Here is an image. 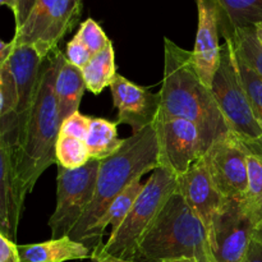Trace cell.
<instances>
[{"mask_svg": "<svg viewBox=\"0 0 262 262\" xmlns=\"http://www.w3.org/2000/svg\"><path fill=\"white\" fill-rule=\"evenodd\" d=\"M63 55L56 49L43 59L32 104L13 135L15 186L23 205L43 171L56 164L55 146L61 119L55 95V79Z\"/></svg>", "mask_w": 262, "mask_h": 262, "instance_id": "1", "label": "cell"}, {"mask_svg": "<svg viewBox=\"0 0 262 262\" xmlns=\"http://www.w3.org/2000/svg\"><path fill=\"white\" fill-rule=\"evenodd\" d=\"M158 117L183 118L194 123L207 147L232 130L228 127L211 90L197 74L192 51L164 38V74Z\"/></svg>", "mask_w": 262, "mask_h": 262, "instance_id": "2", "label": "cell"}, {"mask_svg": "<svg viewBox=\"0 0 262 262\" xmlns=\"http://www.w3.org/2000/svg\"><path fill=\"white\" fill-rule=\"evenodd\" d=\"M158 168L159 147L154 124L124 138L114 155L100 161L94 200L69 237L83 243L110 204L133 182Z\"/></svg>", "mask_w": 262, "mask_h": 262, "instance_id": "3", "label": "cell"}, {"mask_svg": "<svg viewBox=\"0 0 262 262\" xmlns=\"http://www.w3.org/2000/svg\"><path fill=\"white\" fill-rule=\"evenodd\" d=\"M178 258L214 262L206 228L176 191L143 235L135 261L164 262Z\"/></svg>", "mask_w": 262, "mask_h": 262, "instance_id": "4", "label": "cell"}, {"mask_svg": "<svg viewBox=\"0 0 262 262\" xmlns=\"http://www.w3.org/2000/svg\"><path fill=\"white\" fill-rule=\"evenodd\" d=\"M176 191L177 177L163 168L155 169L122 225L92 253L135 261L143 235Z\"/></svg>", "mask_w": 262, "mask_h": 262, "instance_id": "5", "label": "cell"}, {"mask_svg": "<svg viewBox=\"0 0 262 262\" xmlns=\"http://www.w3.org/2000/svg\"><path fill=\"white\" fill-rule=\"evenodd\" d=\"M214 99L233 133L242 140L262 137V128L253 115L246 95L232 43L224 40L220 63L211 84Z\"/></svg>", "mask_w": 262, "mask_h": 262, "instance_id": "6", "label": "cell"}, {"mask_svg": "<svg viewBox=\"0 0 262 262\" xmlns=\"http://www.w3.org/2000/svg\"><path fill=\"white\" fill-rule=\"evenodd\" d=\"M99 160H90L78 169L58 165L56 207L49 219L51 239L69 237L91 205L96 189Z\"/></svg>", "mask_w": 262, "mask_h": 262, "instance_id": "7", "label": "cell"}, {"mask_svg": "<svg viewBox=\"0 0 262 262\" xmlns=\"http://www.w3.org/2000/svg\"><path fill=\"white\" fill-rule=\"evenodd\" d=\"M154 127L158 138L159 168L177 178L199 161L209 148L200 128L183 118L158 117Z\"/></svg>", "mask_w": 262, "mask_h": 262, "instance_id": "8", "label": "cell"}, {"mask_svg": "<svg viewBox=\"0 0 262 262\" xmlns=\"http://www.w3.org/2000/svg\"><path fill=\"white\" fill-rule=\"evenodd\" d=\"M256 227L242 199H224L212 217L209 242L214 262H242L253 239Z\"/></svg>", "mask_w": 262, "mask_h": 262, "instance_id": "9", "label": "cell"}, {"mask_svg": "<svg viewBox=\"0 0 262 262\" xmlns=\"http://www.w3.org/2000/svg\"><path fill=\"white\" fill-rule=\"evenodd\" d=\"M250 151L235 133L215 141L204 155L212 184L224 199H242L248 186Z\"/></svg>", "mask_w": 262, "mask_h": 262, "instance_id": "10", "label": "cell"}, {"mask_svg": "<svg viewBox=\"0 0 262 262\" xmlns=\"http://www.w3.org/2000/svg\"><path fill=\"white\" fill-rule=\"evenodd\" d=\"M113 101L118 110V124H127L133 133L155 123L160 110V96L117 74L110 83Z\"/></svg>", "mask_w": 262, "mask_h": 262, "instance_id": "11", "label": "cell"}, {"mask_svg": "<svg viewBox=\"0 0 262 262\" xmlns=\"http://www.w3.org/2000/svg\"><path fill=\"white\" fill-rule=\"evenodd\" d=\"M13 133L9 122L0 119V232L15 242L23 204L17 192L13 168Z\"/></svg>", "mask_w": 262, "mask_h": 262, "instance_id": "12", "label": "cell"}, {"mask_svg": "<svg viewBox=\"0 0 262 262\" xmlns=\"http://www.w3.org/2000/svg\"><path fill=\"white\" fill-rule=\"evenodd\" d=\"M199 25L194 48L193 63L202 83L211 90L212 79L220 63L222 46L219 43V17L212 0H196Z\"/></svg>", "mask_w": 262, "mask_h": 262, "instance_id": "13", "label": "cell"}, {"mask_svg": "<svg viewBox=\"0 0 262 262\" xmlns=\"http://www.w3.org/2000/svg\"><path fill=\"white\" fill-rule=\"evenodd\" d=\"M177 192L200 217L209 234L212 217L224 197L217 192L209 176L204 156L177 178Z\"/></svg>", "mask_w": 262, "mask_h": 262, "instance_id": "14", "label": "cell"}, {"mask_svg": "<svg viewBox=\"0 0 262 262\" xmlns=\"http://www.w3.org/2000/svg\"><path fill=\"white\" fill-rule=\"evenodd\" d=\"M42 61L43 59L38 55L32 45H15L14 43V49L7 61L8 68L14 78L18 96L17 109L13 117H9L14 124V130L15 127L25 119L32 104Z\"/></svg>", "mask_w": 262, "mask_h": 262, "instance_id": "15", "label": "cell"}, {"mask_svg": "<svg viewBox=\"0 0 262 262\" xmlns=\"http://www.w3.org/2000/svg\"><path fill=\"white\" fill-rule=\"evenodd\" d=\"M82 13V0H59L38 40L33 48L42 59L58 49L64 36L78 23Z\"/></svg>", "mask_w": 262, "mask_h": 262, "instance_id": "16", "label": "cell"}, {"mask_svg": "<svg viewBox=\"0 0 262 262\" xmlns=\"http://www.w3.org/2000/svg\"><path fill=\"white\" fill-rule=\"evenodd\" d=\"M19 262H67L91 258L92 248L71 237L32 245H17Z\"/></svg>", "mask_w": 262, "mask_h": 262, "instance_id": "17", "label": "cell"}, {"mask_svg": "<svg viewBox=\"0 0 262 262\" xmlns=\"http://www.w3.org/2000/svg\"><path fill=\"white\" fill-rule=\"evenodd\" d=\"M145 183L141 182V179H137L133 182L130 186H128L114 201L110 204V206L105 210L102 216L100 217L99 222L91 228L89 233H87L86 238H84V245L87 243H94V250L102 245L101 238L104 237L105 232L107 228H112V233H114L118 228L122 225L127 215L132 210L133 205H135L136 200L138 199L140 193L142 192Z\"/></svg>", "mask_w": 262, "mask_h": 262, "instance_id": "18", "label": "cell"}, {"mask_svg": "<svg viewBox=\"0 0 262 262\" xmlns=\"http://www.w3.org/2000/svg\"><path fill=\"white\" fill-rule=\"evenodd\" d=\"M86 90L81 69L69 63L63 55L55 79V95L61 122L78 112Z\"/></svg>", "mask_w": 262, "mask_h": 262, "instance_id": "19", "label": "cell"}, {"mask_svg": "<svg viewBox=\"0 0 262 262\" xmlns=\"http://www.w3.org/2000/svg\"><path fill=\"white\" fill-rule=\"evenodd\" d=\"M219 17L220 35L262 22V0H212Z\"/></svg>", "mask_w": 262, "mask_h": 262, "instance_id": "20", "label": "cell"}, {"mask_svg": "<svg viewBox=\"0 0 262 262\" xmlns=\"http://www.w3.org/2000/svg\"><path fill=\"white\" fill-rule=\"evenodd\" d=\"M118 137V123L104 118H92L89 133L84 140L92 160H105L114 155L123 145Z\"/></svg>", "mask_w": 262, "mask_h": 262, "instance_id": "21", "label": "cell"}, {"mask_svg": "<svg viewBox=\"0 0 262 262\" xmlns=\"http://www.w3.org/2000/svg\"><path fill=\"white\" fill-rule=\"evenodd\" d=\"M81 72L86 89L94 95H100L106 87H109L114 77L117 76L113 42H110L104 50L95 54L91 60L81 69Z\"/></svg>", "mask_w": 262, "mask_h": 262, "instance_id": "22", "label": "cell"}, {"mask_svg": "<svg viewBox=\"0 0 262 262\" xmlns=\"http://www.w3.org/2000/svg\"><path fill=\"white\" fill-rule=\"evenodd\" d=\"M222 36L232 43L235 54L262 78V46L256 37L255 28H235Z\"/></svg>", "mask_w": 262, "mask_h": 262, "instance_id": "23", "label": "cell"}, {"mask_svg": "<svg viewBox=\"0 0 262 262\" xmlns=\"http://www.w3.org/2000/svg\"><path fill=\"white\" fill-rule=\"evenodd\" d=\"M248 163V186L242 197L246 214L256 229L262 228V161L250 152Z\"/></svg>", "mask_w": 262, "mask_h": 262, "instance_id": "24", "label": "cell"}, {"mask_svg": "<svg viewBox=\"0 0 262 262\" xmlns=\"http://www.w3.org/2000/svg\"><path fill=\"white\" fill-rule=\"evenodd\" d=\"M58 2L59 0H36L25 25L15 30L13 42L15 45H33L45 30L46 23Z\"/></svg>", "mask_w": 262, "mask_h": 262, "instance_id": "25", "label": "cell"}, {"mask_svg": "<svg viewBox=\"0 0 262 262\" xmlns=\"http://www.w3.org/2000/svg\"><path fill=\"white\" fill-rule=\"evenodd\" d=\"M56 165L66 169H78L92 160L86 142L59 133L55 146Z\"/></svg>", "mask_w": 262, "mask_h": 262, "instance_id": "26", "label": "cell"}, {"mask_svg": "<svg viewBox=\"0 0 262 262\" xmlns=\"http://www.w3.org/2000/svg\"><path fill=\"white\" fill-rule=\"evenodd\" d=\"M235 61H237L238 72H239L246 95H247L248 101H250L251 109H252L253 115L262 128V78L255 71H252L237 54H235Z\"/></svg>", "mask_w": 262, "mask_h": 262, "instance_id": "27", "label": "cell"}, {"mask_svg": "<svg viewBox=\"0 0 262 262\" xmlns=\"http://www.w3.org/2000/svg\"><path fill=\"white\" fill-rule=\"evenodd\" d=\"M79 40L86 45V48L91 51L92 55L104 50L112 41L107 38L106 33L104 32L99 23L92 18H87L84 22L79 26L78 32L76 33Z\"/></svg>", "mask_w": 262, "mask_h": 262, "instance_id": "28", "label": "cell"}, {"mask_svg": "<svg viewBox=\"0 0 262 262\" xmlns=\"http://www.w3.org/2000/svg\"><path fill=\"white\" fill-rule=\"evenodd\" d=\"M17 89L7 63L0 69V119L13 117L17 109Z\"/></svg>", "mask_w": 262, "mask_h": 262, "instance_id": "29", "label": "cell"}, {"mask_svg": "<svg viewBox=\"0 0 262 262\" xmlns=\"http://www.w3.org/2000/svg\"><path fill=\"white\" fill-rule=\"evenodd\" d=\"M91 119L92 118L82 115L79 112L74 113L61 122L60 133L84 141L87 137V133H89Z\"/></svg>", "mask_w": 262, "mask_h": 262, "instance_id": "30", "label": "cell"}, {"mask_svg": "<svg viewBox=\"0 0 262 262\" xmlns=\"http://www.w3.org/2000/svg\"><path fill=\"white\" fill-rule=\"evenodd\" d=\"M67 60L71 64H73L77 68L82 69L94 55L91 54V51L86 48L83 42L79 40L78 36H74L68 43H67V50L64 54Z\"/></svg>", "mask_w": 262, "mask_h": 262, "instance_id": "31", "label": "cell"}, {"mask_svg": "<svg viewBox=\"0 0 262 262\" xmlns=\"http://www.w3.org/2000/svg\"><path fill=\"white\" fill-rule=\"evenodd\" d=\"M0 262H19L17 243L0 232Z\"/></svg>", "mask_w": 262, "mask_h": 262, "instance_id": "32", "label": "cell"}, {"mask_svg": "<svg viewBox=\"0 0 262 262\" xmlns=\"http://www.w3.org/2000/svg\"><path fill=\"white\" fill-rule=\"evenodd\" d=\"M35 3L36 0H18L17 10L14 12L15 30H18V28H20L25 25L28 15H30L31 10H32L33 5H35Z\"/></svg>", "mask_w": 262, "mask_h": 262, "instance_id": "33", "label": "cell"}, {"mask_svg": "<svg viewBox=\"0 0 262 262\" xmlns=\"http://www.w3.org/2000/svg\"><path fill=\"white\" fill-rule=\"evenodd\" d=\"M242 262H262V242L253 238Z\"/></svg>", "mask_w": 262, "mask_h": 262, "instance_id": "34", "label": "cell"}, {"mask_svg": "<svg viewBox=\"0 0 262 262\" xmlns=\"http://www.w3.org/2000/svg\"><path fill=\"white\" fill-rule=\"evenodd\" d=\"M242 142L252 155L257 156L262 161V137L257 138V140H242Z\"/></svg>", "mask_w": 262, "mask_h": 262, "instance_id": "35", "label": "cell"}, {"mask_svg": "<svg viewBox=\"0 0 262 262\" xmlns=\"http://www.w3.org/2000/svg\"><path fill=\"white\" fill-rule=\"evenodd\" d=\"M13 49H14V42L13 41L4 42V41L0 40V69L5 66L10 54H12Z\"/></svg>", "mask_w": 262, "mask_h": 262, "instance_id": "36", "label": "cell"}, {"mask_svg": "<svg viewBox=\"0 0 262 262\" xmlns=\"http://www.w3.org/2000/svg\"><path fill=\"white\" fill-rule=\"evenodd\" d=\"M90 262H136L132 260H124V258L115 257L110 255H99V253H92Z\"/></svg>", "mask_w": 262, "mask_h": 262, "instance_id": "37", "label": "cell"}, {"mask_svg": "<svg viewBox=\"0 0 262 262\" xmlns=\"http://www.w3.org/2000/svg\"><path fill=\"white\" fill-rule=\"evenodd\" d=\"M0 5H7L8 8H10L14 14V12L17 10V5H18V0H0Z\"/></svg>", "mask_w": 262, "mask_h": 262, "instance_id": "38", "label": "cell"}, {"mask_svg": "<svg viewBox=\"0 0 262 262\" xmlns=\"http://www.w3.org/2000/svg\"><path fill=\"white\" fill-rule=\"evenodd\" d=\"M255 32H256V37H257L258 42H260V45L262 46V22L257 23V25L255 26Z\"/></svg>", "mask_w": 262, "mask_h": 262, "instance_id": "39", "label": "cell"}, {"mask_svg": "<svg viewBox=\"0 0 262 262\" xmlns=\"http://www.w3.org/2000/svg\"><path fill=\"white\" fill-rule=\"evenodd\" d=\"M253 238L257 241L262 242V228H258V229L255 230V234H253Z\"/></svg>", "mask_w": 262, "mask_h": 262, "instance_id": "40", "label": "cell"}, {"mask_svg": "<svg viewBox=\"0 0 262 262\" xmlns=\"http://www.w3.org/2000/svg\"><path fill=\"white\" fill-rule=\"evenodd\" d=\"M164 262H197V261L191 260V258H178V260H168Z\"/></svg>", "mask_w": 262, "mask_h": 262, "instance_id": "41", "label": "cell"}]
</instances>
